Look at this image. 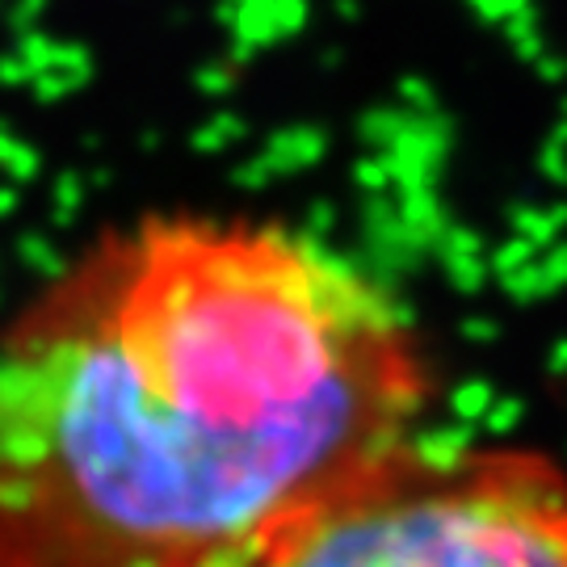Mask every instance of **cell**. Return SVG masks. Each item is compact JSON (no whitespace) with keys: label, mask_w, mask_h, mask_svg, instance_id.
I'll list each match as a JSON object with an SVG mask.
<instances>
[{"label":"cell","mask_w":567,"mask_h":567,"mask_svg":"<svg viewBox=\"0 0 567 567\" xmlns=\"http://www.w3.org/2000/svg\"><path fill=\"white\" fill-rule=\"evenodd\" d=\"M400 303L290 227L147 215L0 332V567H231L412 442Z\"/></svg>","instance_id":"obj_1"},{"label":"cell","mask_w":567,"mask_h":567,"mask_svg":"<svg viewBox=\"0 0 567 567\" xmlns=\"http://www.w3.org/2000/svg\"><path fill=\"white\" fill-rule=\"evenodd\" d=\"M231 567H567V471L522 446L404 442Z\"/></svg>","instance_id":"obj_2"}]
</instances>
